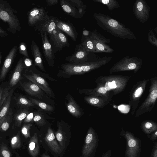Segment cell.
Masks as SVG:
<instances>
[{
	"instance_id": "6",
	"label": "cell",
	"mask_w": 157,
	"mask_h": 157,
	"mask_svg": "<svg viewBox=\"0 0 157 157\" xmlns=\"http://www.w3.org/2000/svg\"><path fill=\"white\" fill-rule=\"evenodd\" d=\"M143 63L142 59L137 57H130L125 56L114 64L109 70L110 74L126 71H133L136 73L141 68Z\"/></svg>"
},
{
	"instance_id": "53",
	"label": "cell",
	"mask_w": 157,
	"mask_h": 157,
	"mask_svg": "<svg viewBox=\"0 0 157 157\" xmlns=\"http://www.w3.org/2000/svg\"><path fill=\"white\" fill-rule=\"evenodd\" d=\"M2 58V52L1 51H0V63H1Z\"/></svg>"
},
{
	"instance_id": "51",
	"label": "cell",
	"mask_w": 157,
	"mask_h": 157,
	"mask_svg": "<svg viewBox=\"0 0 157 157\" xmlns=\"http://www.w3.org/2000/svg\"><path fill=\"white\" fill-rule=\"evenodd\" d=\"M90 32L86 30H84L83 31L82 36H89Z\"/></svg>"
},
{
	"instance_id": "8",
	"label": "cell",
	"mask_w": 157,
	"mask_h": 157,
	"mask_svg": "<svg viewBox=\"0 0 157 157\" xmlns=\"http://www.w3.org/2000/svg\"><path fill=\"white\" fill-rule=\"evenodd\" d=\"M49 17L43 8L35 7L28 13V23L30 26L40 32Z\"/></svg>"
},
{
	"instance_id": "49",
	"label": "cell",
	"mask_w": 157,
	"mask_h": 157,
	"mask_svg": "<svg viewBox=\"0 0 157 157\" xmlns=\"http://www.w3.org/2000/svg\"><path fill=\"white\" fill-rule=\"evenodd\" d=\"M8 35L7 32L0 27V37H6Z\"/></svg>"
},
{
	"instance_id": "10",
	"label": "cell",
	"mask_w": 157,
	"mask_h": 157,
	"mask_svg": "<svg viewBox=\"0 0 157 157\" xmlns=\"http://www.w3.org/2000/svg\"><path fill=\"white\" fill-rule=\"evenodd\" d=\"M98 136L92 127L88 130L82 151L84 157H93L99 143Z\"/></svg>"
},
{
	"instance_id": "45",
	"label": "cell",
	"mask_w": 157,
	"mask_h": 157,
	"mask_svg": "<svg viewBox=\"0 0 157 157\" xmlns=\"http://www.w3.org/2000/svg\"><path fill=\"white\" fill-rule=\"evenodd\" d=\"M150 157H157V141L155 142L152 148Z\"/></svg>"
},
{
	"instance_id": "12",
	"label": "cell",
	"mask_w": 157,
	"mask_h": 157,
	"mask_svg": "<svg viewBox=\"0 0 157 157\" xmlns=\"http://www.w3.org/2000/svg\"><path fill=\"white\" fill-rule=\"evenodd\" d=\"M49 36V42L54 54L58 51H60L63 47L69 46L68 38L57 27Z\"/></svg>"
},
{
	"instance_id": "35",
	"label": "cell",
	"mask_w": 157,
	"mask_h": 157,
	"mask_svg": "<svg viewBox=\"0 0 157 157\" xmlns=\"http://www.w3.org/2000/svg\"><path fill=\"white\" fill-rule=\"evenodd\" d=\"M69 2L76 7L82 17L86 12V5L84 4L81 0H68Z\"/></svg>"
},
{
	"instance_id": "3",
	"label": "cell",
	"mask_w": 157,
	"mask_h": 157,
	"mask_svg": "<svg viewBox=\"0 0 157 157\" xmlns=\"http://www.w3.org/2000/svg\"><path fill=\"white\" fill-rule=\"evenodd\" d=\"M111 59L110 56L101 57L90 53L86 61L79 63L62 64L60 72L64 75L69 76L82 75L106 64Z\"/></svg>"
},
{
	"instance_id": "2",
	"label": "cell",
	"mask_w": 157,
	"mask_h": 157,
	"mask_svg": "<svg viewBox=\"0 0 157 157\" xmlns=\"http://www.w3.org/2000/svg\"><path fill=\"white\" fill-rule=\"evenodd\" d=\"M93 17L97 25L105 32L123 39L137 40L130 29L109 15L100 13H95Z\"/></svg>"
},
{
	"instance_id": "18",
	"label": "cell",
	"mask_w": 157,
	"mask_h": 157,
	"mask_svg": "<svg viewBox=\"0 0 157 157\" xmlns=\"http://www.w3.org/2000/svg\"><path fill=\"white\" fill-rule=\"evenodd\" d=\"M56 25L57 28L67 34L73 40H76L78 33L75 27L72 24L61 21L57 18Z\"/></svg>"
},
{
	"instance_id": "14",
	"label": "cell",
	"mask_w": 157,
	"mask_h": 157,
	"mask_svg": "<svg viewBox=\"0 0 157 157\" xmlns=\"http://www.w3.org/2000/svg\"><path fill=\"white\" fill-rule=\"evenodd\" d=\"M43 44L44 54L48 64L51 66H54L55 57L53 53L52 46L49 40L48 34L43 31L40 32Z\"/></svg>"
},
{
	"instance_id": "47",
	"label": "cell",
	"mask_w": 157,
	"mask_h": 157,
	"mask_svg": "<svg viewBox=\"0 0 157 157\" xmlns=\"http://www.w3.org/2000/svg\"><path fill=\"white\" fill-rule=\"evenodd\" d=\"M147 137L153 142L157 139V130L150 135H147Z\"/></svg>"
},
{
	"instance_id": "32",
	"label": "cell",
	"mask_w": 157,
	"mask_h": 157,
	"mask_svg": "<svg viewBox=\"0 0 157 157\" xmlns=\"http://www.w3.org/2000/svg\"><path fill=\"white\" fill-rule=\"evenodd\" d=\"M58 129L55 133L56 137L59 143V146L62 150L65 146L66 140L63 132L62 130L60 124H57Z\"/></svg>"
},
{
	"instance_id": "23",
	"label": "cell",
	"mask_w": 157,
	"mask_h": 157,
	"mask_svg": "<svg viewBox=\"0 0 157 157\" xmlns=\"http://www.w3.org/2000/svg\"><path fill=\"white\" fill-rule=\"evenodd\" d=\"M31 49L35 65L38 66L41 70L46 72L42 59L38 45L34 40L31 42Z\"/></svg>"
},
{
	"instance_id": "5",
	"label": "cell",
	"mask_w": 157,
	"mask_h": 157,
	"mask_svg": "<svg viewBox=\"0 0 157 157\" xmlns=\"http://www.w3.org/2000/svg\"><path fill=\"white\" fill-rule=\"evenodd\" d=\"M119 134L124 138L126 141L125 157H140L142 151L140 139L136 137L132 133L124 130L122 128Z\"/></svg>"
},
{
	"instance_id": "38",
	"label": "cell",
	"mask_w": 157,
	"mask_h": 157,
	"mask_svg": "<svg viewBox=\"0 0 157 157\" xmlns=\"http://www.w3.org/2000/svg\"><path fill=\"white\" fill-rule=\"evenodd\" d=\"M17 103L18 105L24 107H32L34 105L30 100L23 96L18 98Z\"/></svg>"
},
{
	"instance_id": "37",
	"label": "cell",
	"mask_w": 157,
	"mask_h": 157,
	"mask_svg": "<svg viewBox=\"0 0 157 157\" xmlns=\"http://www.w3.org/2000/svg\"><path fill=\"white\" fill-rule=\"evenodd\" d=\"M33 121L39 126H42L46 124L45 120L43 114L40 112H34Z\"/></svg>"
},
{
	"instance_id": "40",
	"label": "cell",
	"mask_w": 157,
	"mask_h": 157,
	"mask_svg": "<svg viewBox=\"0 0 157 157\" xmlns=\"http://www.w3.org/2000/svg\"><path fill=\"white\" fill-rule=\"evenodd\" d=\"M10 89V88L8 87H6L4 89L2 88H0V108L8 95Z\"/></svg>"
},
{
	"instance_id": "50",
	"label": "cell",
	"mask_w": 157,
	"mask_h": 157,
	"mask_svg": "<svg viewBox=\"0 0 157 157\" xmlns=\"http://www.w3.org/2000/svg\"><path fill=\"white\" fill-rule=\"evenodd\" d=\"M111 154V150L109 149L103 154L101 157H110Z\"/></svg>"
},
{
	"instance_id": "21",
	"label": "cell",
	"mask_w": 157,
	"mask_h": 157,
	"mask_svg": "<svg viewBox=\"0 0 157 157\" xmlns=\"http://www.w3.org/2000/svg\"><path fill=\"white\" fill-rule=\"evenodd\" d=\"M25 67V64L22 58L20 59L16 65L15 69L10 79V85L11 87L15 86L20 80L21 73Z\"/></svg>"
},
{
	"instance_id": "31",
	"label": "cell",
	"mask_w": 157,
	"mask_h": 157,
	"mask_svg": "<svg viewBox=\"0 0 157 157\" xmlns=\"http://www.w3.org/2000/svg\"><path fill=\"white\" fill-rule=\"evenodd\" d=\"M29 113L27 109H24L17 111L14 117V121L15 125L20 127L22 121Z\"/></svg>"
},
{
	"instance_id": "27",
	"label": "cell",
	"mask_w": 157,
	"mask_h": 157,
	"mask_svg": "<svg viewBox=\"0 0 157 157\" xmlns=\"http://www.w3.org/2000/svg\"><path fill=\"white\" fill-rule=\"evenodd\" d=\"M13 89L9 91L8 95L0 108V126L2 121L10 109Z\"/></svg>"
},
{
	"instance_id": "13",
	"label": "cell",
	"mask_w": 157,
	"mask_h": 157,
	"mask_svg": "<svg viewBox=\"0 0 157 157\" xmlns=\"http://www.w3.org/2000/svg\"><path fill=\"white\" fill-rule=\"evenodd\" d=\"M150 7L144 0H136L134 3L133 11L136 18L142 23L147 22L149 17Z\"/></svg>"
},
{
	"instance_id": "15",
	"label": "cell",
	"mask_w": 157,
	"mask_h": 157,
	"mask_svg": "<svg viewBox=\"0 0 157 157\" xmlns=\"http://www.w3.org/2000/svg\"><path fill=\"white\" fill-rule=\"evenodd\" d=\"M90 52L85 50L80 44L76 45V51L71 56H67L65 60L70 63H76L86 61L88 59Z\"/></svg>"
},
{
	"instance_id": "24",
	"label": "cell",
	"mask_w": 157,
	"mask_h": 157,
	"mask_svg": "<svg viewBox=\"0 0 157 157\" xmlns=\"http://www.w3.org/2000/svg\"><path fill=\"white\" fill-rule=\"evenodd\" d=\"M60 5L63 10L69 15L77 19L82 17L76 8L68 0H61Z\"/></svg>"
},
{
	"instance_id": "44",
	"label": "cell",
	"mask_w": 157,
	"mask_h": 157,
	"mask_svg": "<svg viewBox=\"0 0 157 157\" xmlns=\"http://www.w3.org/2000/svg\"><path fill=\"white\" fill-rule=\"evenodd\" d=\"M19 49L20 53L24 56H29L27 47L26 44L23 42H21L19 44Z\"/></svg>"
},
{
	"instance_id": "25",
	"label": "cell",
	"mask_w": 157,
	"mask_h": 157,
	"mask_svg": "<svg viewBox=\"0 0 157 157\" xmlns=\"http://www.w3.org/2000/svg\"><path fill=\"white\" fill-rule=\"evenodd\" d=\"M28 150L30 155L33 157H36L38 154V139L36 133H35L30 138L28 145Z\"/></svg>"
},
{
	"instance_id": "34",
	"label": "cell",
	"mask_w": 157,
	"mask_h": 157,
	"mask_svg": "<svg viewBox=\"0 0 157 157\" xmlns=\"http://www.w3.org/2000/svg\"><path fill=\"white\" fill-rule=\"evenodd\" d=\"M12 120V112L11 109L9 110L3 119L0 126V131H6L9 127Z\"/></svg>"
},
{
	"instance_id": "36",
	"label": "cell",
	"mask_w": 157,
	"mask_h": 157,
	"mask_svg": "<svg viewBox=\"0 0 157 157\" xmlns=\"http://www.w3.org/2000/svg\"><path fill=\"white\" fill-rule=\"evenodd\" d=\"M29 98L34 105H37L46 111H51L53 110V107L48 104L31 98Z\"/></svg>"
},
{
	"instance_id": "11",
	"label": "cell",
	"mask_w": 157,
	"mask_h": 157,
	"mask_svg": "<svg viewBox=\"0 0 157 157\" xmlns=\"http://www.w3.org/2000/svg\"><path fill=\"white\" fill-rule=\"evenodd\" d=\"M89 36L94 43L96 53H111L113 52V49L106 44V43H110V40L97 30L94 29L90 32Z\"/></svg>"
},
{
	"instance_id": "39",
	"label": "cell",
	"mask_w": 157,
	"mask_h": 157,
	"mask_svg": "<svg viewBox=\"0 0 157 157\" xmlns=\"http://www.w3.org/2000/svg\"><path fill=\"white\" fill-rule=\"evenodd\" d=\"M11 146L13 149L19 148L21 146V143L19 134H17L11 139Z\"/></svg>"
},
{
	"instance_id": "26",
	"label": "cell",
	"mask_w": 157,
	"mask_h": 157,
	"mask_svg": "<svg viewBox=\"0 0 157 157\" xmlns=\"http://www.w3.org/2000/svg\"><path fill=\"white\" fill-rule=\"evenodd\" d=\"M140 128L144 133L150 135L157 130V124L152 120H145L141 123Z\"/></svg>"
},
{
	"instance_id": "17",
	"label": "cell",
	"mask_w": 157,
	"mask_h": 157,
	"mask_svg": "<svg viewBox=\"0 0 157 157\" xmlns=\"http://www.w3.org/2000/svg\"><path fill=\"white\" fill-rule=\"evenodd\" d=\"M17 50L16 45L13 46L10 50L4 61L0 74V80L4 78L9 69L11 65L17 55Z\"/></svg>"
},
{
	"instance_id": "41",
	"label": "cell",
	"mask_w": 157,
	"mask_h": 157,
	"mask_svg": "<svg viewBox=\"0 0 157 157\" xmlns=\"http://www.w3.org/2000/svg\"><path fill=\"white\" fill-rule=\"evenodd\" d=\"M33 124L31 123L24 124L21 129V132L24 136L26 138L30 137V129Z\"/></svg>"
},
{
	"instance_id": "19",
	"label": "cell",
	"mask_w": 157,
	"mask_h": 157,
	"mask_svg": "<svg viewBox=\"0 0 157 157\" xmlns=\"http://www.w3.org/2000/svg\"><path fill=\"white\" fill-rule=\"evenodd\" d=\"M52 129L49 127L44 137V139L51 150L56 154H59L62 151L60 146L57 142Z\"/></svg>"
},
{
	"instance_id": "4",
	"label": "cell",
	"mask_w": 157,
	"mask_h": 157,
	"mask_svg": "<svg viewBox=\"0 0 157 157\" xmlns=\"http://www.w3.org/2000/svg\"><path fill=\"white\" fill-rule=\"evenodd\" d=\"M17 13L7 1L0 0V20L7 23V30L14 34L21 29L18 19L14 14Z\"/></svg>"
},
{
	"instance_id": "16",
	"label": "cell",
	"mask_w": 157,
	"mask_h": 157,
	"mask_svg": "<svg viewBox=\"0 0 157 157\" xmlns=\"http://www.w3.org/2000/svg\"><path fill=\"white\" fill-rule=\"evenodd\" d=\"M25 77L38 86L47 94L51 95L52 91L48 83L39 74L32 73L31 74H25Z\"/></svg>"
},
{
	"instance_id": "30",
	"label": "cell",
	"mask_w": 157,
	"mask_h": 157,
	"mask_svg": "<svg viewBox=\"0 0 157 157\" xmlns=\"http://www.w3.org/2000/svg\"><path fill=\"white\" fill-rule=\"evenodd\" d=\"M80 44L87 52L90 53H96L94 43L89 36H82Z\"/></svg>"
},
{
	"instance_id": "9",
	"label": "cell",
	"mask_w": 157,
	"mask_h": 157,
	"mask_svg": "<svg viewBox=\"0 0 157 157\" xmlns=\"http://www.w3.org/2000/svg\"><path fill=\"white\" fill-rule=\"evenodd\" d=\"M149 81V79L145 78L141 80L133 86L130 91L128 103L132 109V115L134 114L138 107L140 98Z\"/></svg>"
},
{
	"instance_id": "28",
	"label": "cell",
	"mask_w": 157,
	"mask_h": 157,
	"mask_svg": "<svg viewBox=\"0 0 157 157\" xmlns=\"http://www.w3.org/2000/svg\"><path fill=\"white\" fill-rule=\"evenodd\" d=\"M57 18L53 16H49L48 19L43 25L40 31L45 32L47 33H48L49 36L50 35L53 31L57 27L56 25Z\"/></svg>"
},
{
	"instance_id": "42",
	"label": "cell",
	"mask_w": 157,
	"mask_h": 157,
	"mask_svg": "<svg viewBox=\"0 0 157 157\" xmlns=\"http://www.w3.org/2000/svg\"><path fill=\"white\" fill-rule=\"evenodd\" d=\"M0 157H11V153L8 148L5 145L0 147Z\"/></svg>"
},
{
	"instance_id": "52",
	"label": "cell",
	"mask_w": 157,
	"mask_h": 157,
	"mask_svg": "<svg viewBox=\"0 0 157 157\" xmlns=\"http://www.w3.org/2000/svg\"><path fill=\"white\" fill-rule=\"evenodd\" d=\"M41 157H50L48 154H43Z\"/></svg>"
},
{
	"instance_id": "46",
	"label": "cell",
	"mask_w": 157,
	"mask_h": 157,
	"mask_svg": "<svg viewBox=\"0 0 157 157\" xmlns=\"http://www.w3.org/2000/svg\"><path fill=\"white\" fill-rule=\"evenodd\" d=\"M34 117V113H29L24 120V123H29L33 121Z\"/></svg>"
},
{
	"instance_id": "7",
	"label": "cell",
	"mask_w": 157,
	"mask_h": 157,
	"mask_svg": "<svg viewBox=\"0 0 157 157\" xmlns=\"http://www.w3.org/2000/svg\"><path fill=\"white\" fill-rule=\"evenodd\" d=\"M151 85L149 93L147 98L138 108L135 115L138 117L147 112L151 111L156 103L157 99V77H153L150 79Z\"/></svg>"
},
{
	"instance_id": "20",
	"label": "cell",
	"mask_w": 157,
	"mask_h": 157,
	"mask_svg": "<svg viewBox=\"0 0 157 157\" xmlns=\"http://www.w3.org/2000/svg\"><path fill=\"white\" fill-rule=\"evenodd\" d=\"M20 84L24 90L30 95L39 98H41L43 93L41 89L37 85L31 82H20Z\"/></svg>"
},
{
	"instance_id": "33",
	"label": "cell",
	"mask_w": 157,
	"mask_h": 157,
	"mask_svg": "<svg viewBox=\"0 0 157 157\" xmlns=\"http://www.w3.org/2000/svg\"><path fill=\"white\" fill-rule=\"evenodd\" d=\"M93 1L105 5L107 9L110 11L120 6L118 2L116 0H93Z\"/></svg>"
},
{
	"instance_id": "43",
	"label": "cell",
	"mask_w": 157,
	"mask_h": 157,
	"mask_svg": "<svg viewBox=\"0 0 157 157\" xmlns=\"http://www.w3.org/2000/svg\"><path fill=\"white\" fill-rule=\"evenodd\" d=\"M147 39L149 42L151 44L157 47V39L151 29H150L148 32Z\"/></svg>"
},
{
	"instance_id": "48",
	"label": "cell",
	"mask_w": 157,
	"mask_h": 157,
	"mask_svg": "<svg viewBox=\"0 0 157 157\" xmlns=\"http://www.w3.org/2000/svg\"><path fill=\"white\" fill-rule=\"evenodd\" d=\"M48 5L52 6L56 5L58 3V0H46Z\"/></svg>"
},
{
	"instance_id": "1",
	"label": "cell",
	"mask_w": 157,
	"mask_h": 157,
	"mask_svg": "<svg viewBox=\"0 0 157 157\" xmlns=\"http://www.w3.org/2000/svg\"><path fill=\"white\" fill-rule=\"evenodd\" d=\"M131 76L122 75L99 76L96 79V87L80 91L82 93L89 95L100 96L110 102L113 97L125 89Z\"/></svg>"
},
{
	"instance_id": "29",
	"label": "cell",
	"mask_w": 157,
	"mask_h": 157,
	"mask_svg": "<svg viewBox=\"0 0 157 157\" xmlns=\"http://www.w3.org/2000/svg\"><path fill=\"white\" fill-rule=\"evenodd\" d=\"M67 108L69 112L74 116L78 117L81 115V112L78 105L73 98L70 96Z\"/></svg>"
},
{
	"instance_id": "22",
	"label": "cell",
	"mask_w": 157,
	"mask_h": 157,
	"mask_svg": "<svg viewBox=\"0 0 157 157\" xmlns=\"http://www.w3.org/2000/svg\"><path fill=\"white\" fill-rule=\"evenodd\" d=\"M84 99L90 105L99 108L104 107L110 103L109 101L103 98L94 95L86 96Z\"/></svg>"
}]
</instances>
